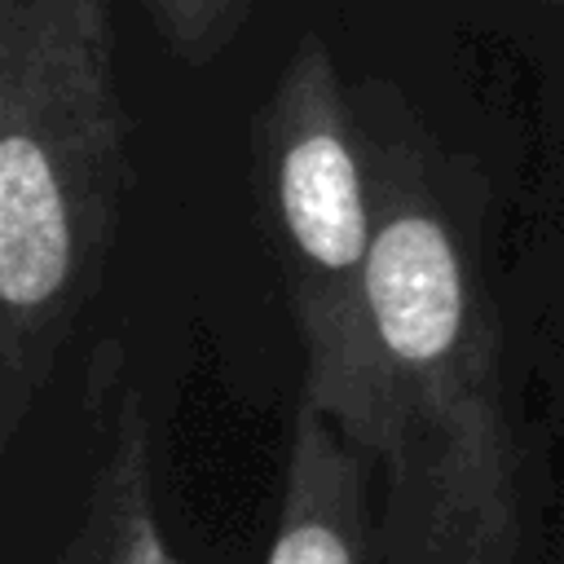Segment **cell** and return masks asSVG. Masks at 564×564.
<instances>
[{
  "label": "cell",
  "mask_w": 564,
  "mask_h": 564,
  "mask_svg": "<svg viewBox=\"0 0 564 564\" xmlns=\"http://www.w3.org/2000/svg\"><path fill=\"white\" fill-rule=\"evenodd\" d=\"M163 48L185 66L216 62L251 18L256 0H141Z\"/></svg>",
  "instance_id": "obj_6"
},
{
  "label": "cell",
  "mask_w": 564,
  "mask_h": 564,
  "mask_svg": "<svg viewBox=\"0 0 564 564\" xmlns=\"http://www.w3.org/2000/svg\"><path fill=\"white\" fill-rule=\"evenodd\" d=\"M551 4H555V9H564V0H551Z\"/></svg>",
  "instance_id": "obj_8"
},
{
  "label": "cell",
  "mask_w": 564,
  "mask_h": 564,
  "mask_svg": "<svg viewBox=\"0 0 564 564\" xmlns=\"http://www.w3.org/2000/svg\"><path fill=\"white\" fill-rule=\"evenodd\" d=\"M159 564H185V560H176V555H163V560H159Z\"/></svg>",
  "instance_id": "obj_7"
},
{
  "label": "cell",
  "mask_w": 564,
  "mask_h": 564,
  "mask_svg": "<svg viewBox=\"0 0 564 564\" xmlns=\"http://www.w3.org/2000/svg\"><path fill=\"white\" fill-rule=\"evenodd\" d=\"M256 194L304 348L300 401L357 449L379 392L370 308L375 194L357 101L330 44L308 31L278 66L256 128Z\"/></svg>",
  "instance_id": "obj_3"
},
{
  "label": "cell",
  "mask_w": 564,
  "mask_h": 564,
  "mask_svg": "<svg viewBox=\"0 0 564 564\" xmlns=\"http://www.w3.org/2000/svg\"><path fill=\"white\" fill-rule=\"evenodd\" d=\"M167 542L154 507V454L141 397L128 388L115 401L101 458L84 498V516L57 564H159Z\"/></svg>",
  "instance_id": "obj_5"
},
{
  "label": "cell",
  "mask_w": 564,
  "mask_h": 564,
  "mask_svg": "<svg viewBox=\"0 0 564 564\" xmlns=\"http://www.w3.org/2000/svg\"><path fill=\"white\" fill-rule=\"evenodd\" d=\"M370 467L339 427L300 401L282 471V507L264 564H375Z\"/></svg>",
  "instance_id": "obj_4"
},
{
  "label": "cell",
  "mask_w": 564,
  "mask_h": 564,
  "mask_svg": "<svg viewBox=\"0 0 564 564\" xmlns=\"http://www.w3.org/2000/svg\"><path fill=\"white\" fill-rule=\"evenodd\" d=\"M352 101L375 194L379 392L357 454L383 485L379 555L388 564H516L520 449L476 216L458 167L392 84L366 79Z\"/></svg>",
  "instance_id": "obj_1"
},
{
  "label": "cell",
  "mask_w": 564,
  "mask_h": 564,
  "mask_svg": "<svg viewBox=\"0 0 564 564\" xmlns=\"http://www.w3.org/2000/svg\"><path fill=\"white\" fill-rule=\"evenodd\" d=\"M132 189L110 0H0V441L101 286Z\"/></svg>",
  "instance_id": "obj_2"
}]
</instances>
